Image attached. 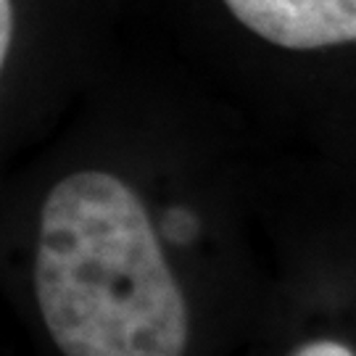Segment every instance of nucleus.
Returning <instances> with one entry per match:
<instances>
[{"label":"nucleus","instance_id":"nucleus-1","mask_svg":"<svg viewBox=\"0 0 356 356\" xmlns=\"http://www.w3.org/2000/svg\"><path fill=\"white\" fill-rule=\"evenodd\" d=\"M35 296L64 356H182L191 314L151 214L124 179L85 169L40 211Z\"/></svg>","mask_w":356,"mask_h":356},{"label":"nucleus","instance_id":"nucleus-2","mask_svg":"<svg viewBox=\"0 0 356 356\" xmlns=\"http://www.w3.org/2000/svg\"><path fill=\"white\" fill-rule=\"evenodd\" d=\"M245 29L288 51H322L356 40V0H225Z\"/></svg>","mask_w":356,"mask_h":356},{"label":"nucleus","instance_id":"nucleus-3","mask_svg":"<svg viewBox=\"0 0 356 356\" xmlns=\"http://www.w3.org/2000/svg\"><path fill=\"white\" fill-rule=\"evenodd\" d=\"M291 356H354V351L341 341H332V338H317V341H309V343L298 346Z\"/></svg>","mask_w":356,"mask_h":356},{"label":"nucleus","instance_id":"nucleus-4","mask_svg":"<svg viewBox=\"0 0 356 356\" xmlns=\"http://www.w3.org/2000/svg\"><path fill=\"white\" fill-rule=\"evenodd\" d=\"M13 38V6L11 0H0V72L6 66Z\"/></svg>","mask_w":356,"mask_h":356}]
</instances>
